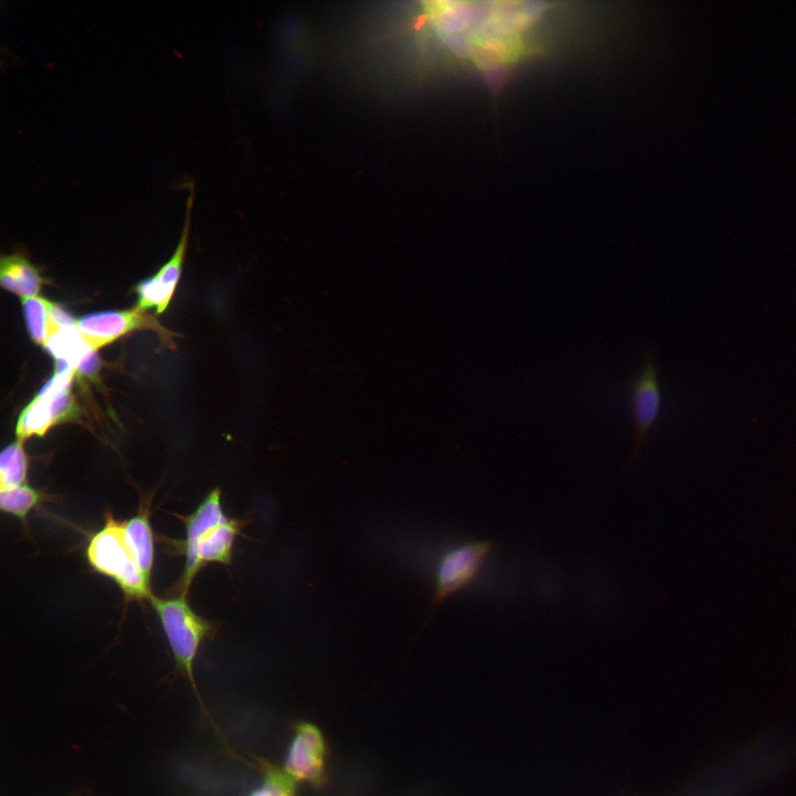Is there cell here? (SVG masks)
<instances>
[{
	"label": "cell",
	"instance_id": "obj_1",
	"mask_svg": "<svg viewBox=\"0 0 796 796\" xmlns=\"http://www.w3.org/2000/svg\"><path fill=\"white\" fill-rule=\"evenodd\" d=\"M212 490L234 495L248 510L249 515L256 521L261 519L256 507L263 501L243 491L230 475L218 472L206 461L190 467H160L134 471L115 484L117 495L142 524L199 493Z\"/></svg>",
	"mask_w": 796,
	"mask_h": 796
},
{
	"label": "cell",
	"instance_id": "obj_2",
	"mask_svg": "<svg viewBox=\"0 0 796 796\" xmlns=\"http://www.w3.org/2000/svg\"><path fill=\"white\" fill-rule=\"evenodd\" d=\"M290 295L282 301L279 334L269 366L256 386L228 416L212 421L205 429L206 462L214 465L231 461L234 470H243L252 460L269 422L280 376L285 339V316Z\"/></svg>",
	"mask_w": 796,
	"mask_h": 796
},
{
	"label": "cell",
	"instance_id": "obj_3",
	"mask_svg": "<svg viewBox=\"0 0 796 796\" xmlns=\"http://www.w3.org/2000/svg\"><path fill=\"white\" fill-rule=\"evenodd\" d=\"M69 423L60 406L33 381L1 386L0 425L6 433L36 449L55 444Z\"/></svg>",
	"mask_w": 796,
	"mask_h": 796
},
{
	"label": "cell",
	"instance_id": "obj_4",
	"mask_svg": "<svg viewBox=\"0 0 796 796\" xmlns=\"http://www.w3.org/2000/svg\"><path fill=\"white\" fill-rule=\"evenodd\" d=\"M331 744L329 734H321L287 772L274 775L279 796H360L364 783L338 774Z\"/></svg>",
	"mask_w": 796,
	"mask_h": 796
},
{
	"label": "cell",
	"instance_id": "obj_5",
	"mask_svg": "<svg viewBox=\"0 0 796 796\" xmlns=\"http://www.w3.org/2000/svg\"><path fill=\"white\" fill-rule=\"evenodd\" d=\"M85 635L77 596L74 593H55L31 621L24 640L28 661L51 654L64 653Z\"/></svg>",
	"mask_w": 796,
	"mask_h": 796
},
{
	"label": "cell",
	"instance_id": "obj_6",
	"mask_svg": "<svg viewBox=\"0 0 796 796\" xmlns=\"http://www.w3.org/2000/svg\"><path fill=\"white\" fill-rule=\"evenodd\" d=\"M70 525L83 537L105 545L112 554L138 523L115 490L95 491L78 499L66 514Z\"/></svg>",
	"mask_w": 796,
	"mask_h": 796
},
{
	"label": "cell",
	"instance_id": "obj_7",
	"mask_svg": "<svg viewBox=\"0 0 796 796\" xmlns=\"http://www.w3.org/2000/svg\"><path fill=\"white\" fill-rule=\"evenodd\" d=\"M42 684L33 662L8 670L0 682V732L10 734L40 725Z\"/></svg>",
	"mask_w": 796,
	"mask_h": 796
},
{
	"label": "cell",
	"instance_id": "obj_8",
	"mask_svg": "<svg viewBox=\"0 0 796 796\" xmlns=\"http://www.w3.org/2000/svg\"><path fill=\"white\" fill-rule=\"evenodd\" d=\"M60 735L41 725L10 734H1L0 762L38 783L44 767L66 748Z\"/></svg>",
	"mask_w": 796,
	"mask_h": 796
},
{
	"label": "cell",
	"instance_id": "obj_9",
	"mask_svg": "<svg viewBox=\"0 0 796 796\" xmlns=\"http://www.w3.org/2000/svg\"><path fill=\"white\" fill-rule=\"evenodd\" d=\"M74 451L59 444L34 450V465L45 503L59 515L67 514L75 501Z\"/></svg>",
	"mask_w": 796,
	"mask_h": 796
},
{
	"label": "cell",
	"instance_id": "obj_10",
	"mask_svg": "<svg viewBox=\"0 0 796 796\" xmlns=\"http://www.w3.org/2000/svg\"><path fill=\"white\" fill-rule=\"evenodd\" d=\"M73 476L75 488V501L82 496L105 490H115V484L109 475L90 458L74 453ZM73 503V504H74Z\"/></svg>",
	"mask_w": 796,
	"mask_h": 796
},
{
	"label": "cell",
	"instance_id": "obj_11",
	"mask_svg": "<svg viewBox=\"0 0 796 796\" xmlns=\"http://www.w3.org/2000/svg\"><path fill=\"white\" fill-rule=\"evenodd\" d=\"M222 760L210 762L205 773L186 783L188 796H229L223 778Z\"/></svg>",
	"mask_w": 796,
	"mask_h": 796
},
{
	"label": "cell",
	"instance_id": "obj_12",
	"mask_svg": "<svg viewBox=\"0 0 796 796\" xmlns=\"http://www.w3.org/2000/svg\"><path fill=\"white\" fill-rule=\"evenodd\" d=\"M148 551V540L143 524H136L121 541L114 555L130 564H139Z\"/></svg>",
	"mask_w": 796,
	"mask_h": 796
},
{
	"label": "cell",
	"instance_id": "obj_13",
	"mask_svg": "<svg viewBox=\"0 0 796 796\" xmlns=\"http://www.w3.org/2000/svg\"><path fill=\"white\" fill-rule=\"evenodd\" d=\"M148 796H188L186 783H179L171 777L168 771L160 769L154 792Z\"/></svg>",
	"mask_w": 796,
	"mask_h": 796
}]
</instances>
